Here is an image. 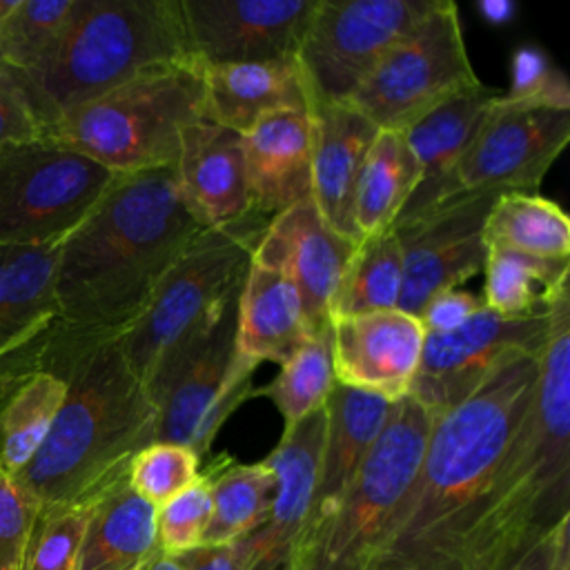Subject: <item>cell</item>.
Here are the masks:
<instances>
[{
  "mask_svg": "<svg viewBox=\"0 0 570 570\" xmlns=\"http://www.w3.org/2000/svg\"><path fill=\"white\" fill-rule=\"evenodd\" d=\"M212 490V517L203 534L205 546H223L243 539L267 514L276 476L265 461L236 463L223 459L207 470Z\"/></svg>",
  "mask_w": 570,
  "mask_h": 570,
  "instance_id": "d6a6232c",
  "label": "cell"
},
{
  "mask_svg": "<svg viewBox=\"0 0 570 570\" xmlns=\"http://www.w3.org/2000/svg\"><path fill=\"white\" fill-rule=\"evenodd\" d=\"M91 503L40 508L27 539L20 570H78V552Z\"/></svg>",
  "mask_w": 570,
  "mask_h": 570,
  "instance_id": "8d00e7d4",
  "label": "cell"
},
{
  "mask_svg": "<svg viewBox=\"0 0 570 570\" xmlns=\"http://www.w3.org/2000/svg\"><path fill=\"white\" fill-rule=\"evenodd\" d=\"M183 570H238L236 543L196 546L176 554Z\"/></svg>",
  "mask_w": 570,
  "mask_h": 570,
  "instance_id": "f6af8a7d",
  "label": "cell"
},
{
  "mask_svg": "<svg viewBox=\"0 0 570 570\" xmlns=\"http://www.w3.org/2000/svg\"><path fill=\"white\" fill-rule=\"evenodd\" d=\"M309 336L298 292L261 236L236 301V354L254 367L263 361L281 365Z\"/></svg>",
  "mask_w": 570,
  "mask_h": 570,
  "instance_id": "44dd1931",
  "label": "cell"
},
{
  "mask_svg": "<svg viewBox=\"0 0 570 570\" xmlns=\"http://www.w3.org/2000/svg\"><path fill=\"white\" fill-rule=\"evenodd\" d=\"M332 334L309 336L292 356L281 363L278 374L267 383L265 394L281 412L285 428L325 407L334 387Z\"/></svg>",
  "mask_w": 570,
  "mask_h": 570,
  "instance_id": "e575fe53",
  "label": "cell"
},
{
  "mask_svg": "<svg viewBox=\"0 0 570 570\" xmlns=\"http://www.w3.org/2000/svg\"><path fill=\"white\" fill-rule=\"evenodd\" d=\"M318 0H180L191 56L203 67L296 56Z\"/></svg>",
  "mask_w": 570,
  "mask_h": 570,
  "instance_id": "e0dca14e",
  "label": "cell"
},
{
  "mask_svg": "<svg viewBox=\"0 0 570 570\" xmlns=\"http://www.w3.org/2000/svg\"><path fill=\"white\" fill-rule=\"evenodd\" d=\"M212 517V490L207 472L189 488L156 508L158 550L178 554L203 543Z\"/></svg>",
  "mask_w": 570,
  "mask_h": 570,
  "instance_id": "f35d334b",
  "label": "cell"
},
{
  "mask_svg": "<svg viewBox=\"0 0 570 570\" xmlns=\"http://www.w3.org/2000/svg\"><path fill=\"white\" fill-rule=\"evenodd\" d=\"M198 120H207L203 65L187 60L140 73L65 111L40 138L122 176L174 167L183 131Z\"/></svg>",
  "mask_w": 570,
  "mask_h": 570,
  "instance_id": "8992f818",
  "label": "cell"
},
{
  "mask_svg": "<svg viewBox=\"0 0 570 570\" xmlns=\"http://www.w3.org/2000/svg\"><path fill=\"white\" fill-rule=\"evenodd\" d=\"M267 223L249 212L232 225L200 232L160 281L140 318L116 338L145 390L238 294Z\"/></svg>",
  "mask_w": 570,
  "mask_h": 570,
  "instance_id": "52a82bcc",
  "label": "cell"
},
{
  "mask_svg": "<svg viewBox=\"0 0 570 570\" xmlns=\"http://www.w3.org/2000/svg\"><path fill=\"white\" fill-rule=\"evenodd\" d=\"M65 394V379L38 365L0 379V468L7 474L16 476L40 450Z\"/></svg>",
  "mask_w": 570,
  "mask_h": 570,
  "instance_id": "f1b7e54d",
  "label": "cell"
},
{
  "mask_svg": "<svg viewBox=\"0 0 570 570\" xmlns=\"http://www.w3.org/2000/svg\"><path fill=\"white\" fill-rule=\"evenodd\" d=\"M200 232L205 227L187 207L174 167L118 176L60 243L53 330L116 341L140 318Z\"/></svg>",
  "mask_w": 570,
  "mask_h": 570,
  "instance_id": "6da1fadb",
  "label": "cell"
},
{
  "mask_svg": "<svg viewBox=\"0 0 570 570\" xmlns=\"http://www.w3.org/2000/svg\"><path fill=\"white\" fill-rule=\"evenodd\" d=\"M401 285L403 265L394 229L387 227L361 238L338 285L332 321L336 316L396 309Z\"/></svg>",
  "mask_w": 570,
  "mask_h": 570,
  "instance_id": "836d02e7",
  "label": "cell"
},
{
  "mask_svg": "<svg viewBox=\"0 0 570 570\" xmlns=\"http://www.w3.org/2000/svg\"><path fill=\"white\" fill-rule=\"evenodd\" d=\"M376 134L379 127L347 102L312 111V203L321 218L352 243H358L354 191Z\"/></svg>",
  "mask_w": 570,
  "mask_h": 570,
  "instance_id": "cb8c5ba5",
  "label": "cell"
},
{
  "mask_svg": "<svg viewBox=\"0 0 570 570\" xmlns=\"http://www.w3.org/2000/svg\"><path fill=\"white\" fill-rule=\"evenodd\" d=\"M2 67H4V62H2V56H0V69H2Z\"/></svg>",
  "mask_w": 570,
  "mask_h": 570,
  "instance_id": "681fc988",
  "label": "cell"
},
{
  "mask_svg": "<svg viewBox=\"0 0 570 570\" xmlns=\"http://www.w3.org/2000/svg\"><path fill=\"white\" fill-rule=\"evenodd\" d=\"M203 87L205 118L238 134L269 114L314 109L296 56L203 67Z\"/></svg>",
  "mask_w": 570,
  "mask_h": 570,
  "instance_id": "d4e9b609",
  "label": "cell"
},
{
  "mask_svg": "<svg viewBox=\"0 0 570 570\" xmlns=\"http://www.w3.org/2000/svg\"><path fill=\"white\" fill-rule=\"evenodd\" d=\"M501 570H570V519L561 521Z\"/></svg>",
  "mask_w": 570,
  "mask_h": 570,
  "instance_id": "ee69618b",
  "label": "cell"
},
{
  "mask_svg": "<svg viewBox=\"0 0 570 570\" xmlns=\"http://www.w3.org/2000/svg\"><path fill=\"white\" fill-rule=\"evenodd\" d=\"M570 140V109L499 98L463 151L445 198L461 191H537Z\"/></svg>",
  "mask_w": 570,
  "mask_h": 570,
  "instance_id": "5bb4252c",
  "label": "cell"
},
{
  "mask_svg": "<svg viewBox=\"0 0 570 570\" xmlns=\"http://www.w3.org/2000/svg\"><path fill=\"white\" fill-rule=\"evenodd\" d=\"M140 570H183L180 561L176 554L163 552V550H154L151 557L140 566Z\"/></svg>",
  "mask_w": 570,
  "mask_h": 570,
  "instance_id": "7dc6e473",
  "label": "cell"
},
{
  "mask_svg": "<svg viewBox=\"0 0 570 570\" xmlns=\"http://www.w3.org/2000/svg\"><path fill=\"white\" fill-rule=\"evenodd\" d=\"M323 432L325 410H318L283 428L278 445L263 459L276 476V492L265 519L243 539L234 541L238 570H301Z\"/></svg>",
  "mask_w": 570,
  "mask_h": 570,
  "instance_id": "2e32d148",
  "label": "cell"
},
{
  "mask_svg": "<svg viewBox=\"0 0 570 570\" xmlns=\"http://www.w3.org/2000/svg\"><path fill=\"white\" fill-rule=\"evenodd\" d=\"M503 98L570 109V85L561 69L537 45L514 49L510 60V89Z\"/></svg>",
  "mask_w": 570,
  "mask_h": 570,
  "instance_id": "ab89813d",
  "label": "cell"
},
{
  "mask_svg": "<svg viewBox=\"0 0 570 570\" xmlns=\"http://www.w3.org/2000/svg\"><path fill=\"white\" fill-rule=\"evenodd\" d=\"M138 570H140V568H138Z\"/></svg>",
  "mask_w": 570,
  "mask_h": 570,
  "instance_id": "f907efd6",
  "label": "cell"
},
{
  "mask_svg": "<svg viewBox=\"0 0 570 570\" xmlns=\"http://www.w3.org/2000/svg\"><path fill=\"white\" fill-rule=\"evenodd\" d=\"M419 185V165L401 129H379L361 165L354 191L358 240L394 225Z\"/></svg>",
  "mask_w": 570,
  "mask_h": 570,
  "instance_id": "f546056e",
  "label": "cell"
},
{
  "mask_svg": "<svg viewBox=\"0 0 570 570\" xmlns=\"http://www.w3.org/2000/svg\"><path fill=\"white\" fill-rule=\"evenodd\" d=\"M539 356H514L434 416L410 494L372 570H459L463 543L534 396Z\"/></svg>",
  "mask_w": 570,
  "mask_h": 570,
  "instance_id": "7a4b0ae2",
  "label": "cell"
},
{
  "mask_svg": "<svg viewBox=\"0 0 570 570\" xmlns=\"http://www.w3.org/2000/svg\"><path fill=\"white\" fill-rule=\"evenodd\" d=\"M550 323L552 309L501 316L483 305L461 327L425 334L419 370L407 396L434 416L448 412L505 361L539 356Z\"/></svg>",
  "mask_w": 570,
  "mask_h": 570,
  "instance_id": "4fadbf2b",
  "label": "cell"
},
{
  "mask_svg": "<svg viewBox=\"0 0 570 570\" xmlns=\"http://www.w3.org/2000/svg\"><path fill=\"white\" fill-rule=\"evenodd\" d=\"M243 136L252 212L272 218L312 198V111H278Z\"/></svg>",
  "mask_w": 570,
  "mask_h": 570,
  "instance_id": "603a6c76",
  "label": "cell"
},
{
  "mask_svg": "<svg viewBox=\"0 0 570 570\" xmlns=\"http://www.w3.org/2000/svg\"><path fill=\"white\" fill-rule=\"evenodd\" d=\"M156 548V508L125 476L91 503L78 570H138Z\"/></svg>",
  "mask_w": 570,
  "mask_h": 570,
  "instance_id": "83f0119b",
  "label": "cell"
},
{
  "mask_svg": "<svg viewBox=\"0 0 570 570\" xmlns=\"http://www.w3.org/2000/svg\"><path fill=\"white\" fill-rule=\"evenodd\" d=\"M40 138V125L9 67L0 69V149Z\"/></svg>",
  "mask_w": 570,
  "mask_h": 570,
  "instance_id": "b9f144b4",
  "label": "cell"
},
{
  "mask_svg": "<svg viewBox=\"0 0 570 570\" xmlns=\"http://www.w3.org/2000/svg\"><path fill=\"white\" fill-rule=\"evenodd\" d=\"M497 98V91L485 85H476L448 98L403 129L419 165V185L396 220L410 218L445 198V189L456 163L472 142Z\"/></svg>",
  "mask_w": 570,
  "mask_h": 570,
  "instance_id": "484cf974",
  "label": "cell"
},
{
  "mask_svg": "<svg viewBox=\"0 0 570 570\" xmlns=\"http://www.w3.org/2000/svg\"><path fill=\"white\" fill-rule=\"evenodd\" d=\"M434 423L412 396L390 416L334 510L307 534L301 570H372L416 479Z\"/></svg>",
  "mask_w": 570,
  "mask_h": 570,
  "instance_id": "ba28073f",
  "label": "cell"
},
{
  "mask_svg": "<svg viewBox=\"0 0 570 570\" xmlns=\"http://www.w3.org/2000/svg\"><path fill=\"white\" fill-rule=\"evenodd\" d=\"M332 334L334 381L387 401L410 394L425 332L401 309L336 316Z\"/></svg>",
  "mask_w": 570,
  "mask_h": 570,
  "instance_id": "ac0fdd59",
  "label": "cell"
},
{
  "mask_svg": "<svg viewBox=\"0 0 570 570\" xmlns=\"http://www.w3.org/2000/svg\"><path fill=\"white\" fill-rule=\"evenodd\" d=\"M501 191H461L392 225L403 265L396 309L419 316L439 292L456 289L483 272V225Z\"/></svg>",
  "mask_w": 570,
  "mask_h": 570,
  "instance_id": "9a60e30c",
  "label": "cell"
},
{
  "mask_svg": "<svg viewBox=\"0 0 570 570\" xmlns=\"http://www.w3.org/2000/svg\"><path fill=\"white\" fill-rule=\"evenodd\" d=\"M18 0H0V24L4 22V18L11 13V9L16 7Z\"/></svg>",
  "mask_w": 570,
  "mask_h": 570,
  "instance_id": "c3c4849f",
  "label": "cell"
},
{
  "mask_svg": "<svg viewBox=\"0 0 570 570\" xmlns=\"http://www.w3.org/2000/svg\"><path fill=\"white\" fill-rule=\"evenodd\" d=\"M76 0H18L0 24V56L4 67L27 71L36 67L67 27Z\"/></svg>",
  "mask_w": 570,
  "mask_h": 570,
  "instance_id": "d590c367",
  "label": "cell"
},
{
  "mask_svg": "<svg viewBox=\"0 0 570 570\" xmlns=\"http://www.w3.org/2000/svg\"><path fill=\"white\" fill-rule=\"evenodd\" d=\"M476 9L483 16V20H488L490 24H505L517 13V7L508 0H485V2H479Z\"/></svg>",
  "mask_w": 570,
  "mask_h": 570,
  "instance_id": "bcb514c9",
  "label": "cell"
},
{
  "mask_svg": "<svg viewBox=\"0 0 570 570\" xmlns=\"http://www.w3.org/2000/svg\"><path fill=\"white\" fill-rule=\"evenodd\" d=\"M236 301L238 294L147 390L156 405L154 441L180 443L203 456L249 394L256 367L236 354Z\"/></svg>",
  "mask_w": 570,
  "mask_h": 570,
  "instance_id": "8fae6325",
  "label": "cell"
},
{
  "mask_svg": "<svg viewBox=\"0 0 570 570\" xmlns=\"http://www.w3.org/2000/svg\"><path fill=\"white\" fill-rule=\"evenodd\" d=\"M36 365L65 379L67 394L40 450L13 479L40 508L91 503L154 443L156 405L116 341L51 327Z\"/></svg>",
  "mask_w": 570,
  "mask_h": 570,
  "instance_id": "3957f363",
  "label": "cell"
},
{
  "mask_svg": "<svg viewBox=\"0 0 570 570\" xmlns=\"http://www.w3.org/2000/svg\"><path fill=\"white\" fill-rule=\"evenodd\" d=\"M196 60L180 0H76L49 53L13 71L42 129L140 73ZM198 62V60H196Z\"/></svg>",
  "mask_w": 570,
  "mask_h": 570,
  "instance_id": "5b68a950",
  "label": "cell"
},
{
  "mask_svg": "<svg viewBox=\"0 0 570 570\" xmlns=\"http://www.w3.org/2000/svg\"><path fill=\"white\" fill-rule=\"evenodd\" d=\"M323 410L325 432L305 539L343 497L352 476L379 439L390 416L392 401L379 394L334 383Z\"/></svg>",
  "mask_w": 570,
  "mask_h": 570,
  "instance_id": "4316f807",
  "label": "cell"
},
{
  "mask_svg": "<svg viewBox=\"0 0 570 570\" xmlns=\"http://www.w3.org/2000/svg\"><path fill=\"white\" fill-rule=\"evenodd\" d=\"M118 174L47 138L0 149V243H62Z\"/></svg>",
  "mask_w": 570,
  "mask_h": 570,
  "instance_id": "9c48e42d",
  "label": "cell"
},
{
  "mask_svg": "<svg viewBox=\"0 0 570 570\" xmlns=\"http://www.w3.org/2000/svg\"><path fill=\"white\" fill-rule=\"evenodd\" d=\"M485 247L570 261V218L539 191H501L483 225Z\"/></svg>",
  "mask_w": 570,
  "mask_h": 570,
  "instance_id": "4dcf8cb0",
  "label": "cell"
},
{
  "mask_svg": "<svg viewBox=\"0 0 570 570\" xmlns=\"http://www.w3.org/2000/svg\"><path fill=\"white\" fill-rule=\"evenodd\" d=\"M434 4L436 0H318L296 51L314 109L347 102L376 62Z\"/></svg>",
  "mask_w": 570,
  "mask_h": 570,
  "instance_id": "7c38bea8",
  "label": "cell"
},
{
  "mask_svg": "<svg viewBox=\"0 0 570 570\" xmlns=\"http://www.w3.org/2000/svg\"><path fill=\"white\" fill-rule=\"evenodd\" d=\"M483 305L501 316L548 312L568 292L570 261H548L488 247Z\"/></svg>",
  "mask_w": 570,
  "mask_h": 570,
  "instance_id": "1f68e13d",
  "label": "cell"
},
{
  "mask_svg": "<svg viewBox=\"0 0 570 570\" xmlns=\"http://www.w3.org/2000/svg\"><path fill=\"white\" fill-rule=\"evenodd\" d=\"M481 85L468 56L459 9L436 0L367 73L347 100L379 129H407L448 98Z\"/></svg>",
  "mask_w": 570,
  "mask_h": 570,
  "instance_id": "30bf717a",
  "label": "cell"
},
{
  "mask_svg": "<svg viewBox=\"0 0 570 570\" xmlns=\"http://www.w3.org/2000/svg\"><path fill=\"white\" fill-rule=\"evenodd\" d=\"M200 476V456L169 441H154L134 454L127 483L154 508L167 503Z\"/></svg>",
  "mask_w": 570,
  "mask_h": 570,
  "instance_id": "74e56055",
  "label": "cell"
},
{
  "mask_svg": "<svg viewBox=\"0 0 570 570\" xmlns=\"http://www.w3.org/2000/svg\"><path fill=\"white\" fill-rule=\"evenodd\" d=\"M570 519V294L552 307L534 396L463 543L459 570H501Z\"/></svg>",
  "mask_w": 570,
  "mask_h": 570,
  "instance_id": "277c9868",
  "label": "cell"
},
{
  "mask_svg": "<svg viewBox=\"0 0 570 570\" xmlns=\"http://www.w3.org/2000/svg\"><path fill=\"white\" fill-rule=\"evenodd\" d=\"M263 240L287 269L312 336L330 332L338 285L356 243L336 234L312 198L272 216Z\"/></svg>",
  "mask_w": 570,
  "mask_h": 570,
  "instance_id": "d6986e66",
  "label": "cell"
},
{
  "mask_svg": "<svg viewBox=\"0 0 570 570\" xmlns=\"http://www.w3.org/2000/svg\"><path fill=\"white\" fill-rule=\"evenodd\" d=\"M174 174L180 194L205 229L225 227L252 212L243 136L212 120L189 125L180 136Z\"/></svg>",
  "mask_w": 570,
  "mask_h": 570,
  "instance_id": "7402d4cb",
  "label": "cell"
},
{
  "mask_svg": "<svg viewBox=\"0 0 570 570\" xmlns=\"http://www.w3.org/2000/svg\"><path fill=\"white\" fill-rule=\"evenodd\" d=\"M38 501L0 468V570H20Z\"/></svg>",
  "mask_w": 570,
  "mask_h": 570,
  "instance_id": "60d3db41",
  "label": "cell"
},
{
  "mask_svg": "<svg viewBox=\"0 0 570 570\" xmlns=\"http://www.w3.org/2000/svg\"><path fill=\"white\" fill-rule=\"evenodd\" d=\"M60 243H0V379L31 367L56 325V263Z\"/></svg>",
  "mask_w": 570,
  "mask_h": 570,
  "instance_id": "ffe728a7",
  "label": "cell"
},
{
  "mask_svg": "<svg viewBox=\"0 0 570 570\" xmlns=\"http://www.w3.org/2000/svg\"><path fill=\"white\" fill-rule=\"evenodd\" d=\"M483 307V301L461 287L434 294L419 312V323L425 334L450 332L461 327L470 316Z\"/></svg>",
  "mask_w": 570,
  "mask_h": 570,
  "instance_id": "7bdbcfd3",
  "label": "cell"
}]
</instances>
